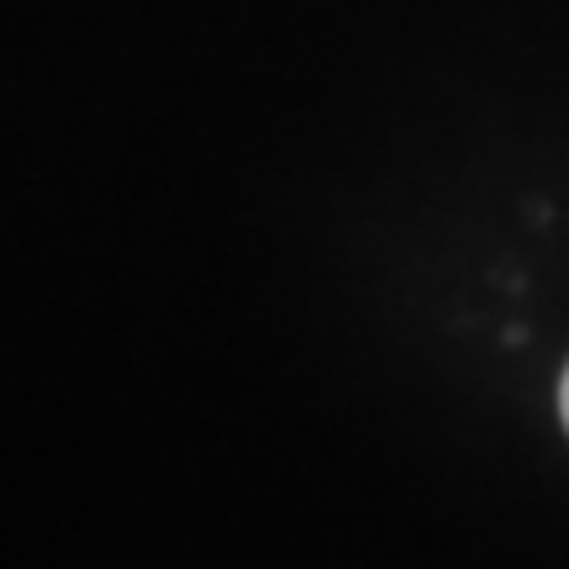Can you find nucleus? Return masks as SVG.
I'll return each mask as SVG.
<instances>
[{
  "label": "nucleus",
  "mask_w": 569,
  "mask_h": 569,
  "mask_svg": "<svg viewBox=\"0 0 569 569\" xmlns=\"http://www.w3.org/2000/svg\"><path fill=\"white\" fill-rule=\"evenodd\" d=\"M559 411H565V427H569V369H565V386H559Z\"/></svg>",
  "instance_id": "nucleus-1"
}]
</instances>
